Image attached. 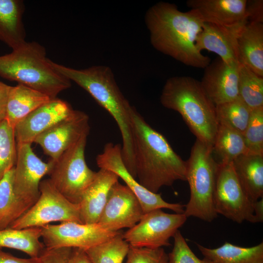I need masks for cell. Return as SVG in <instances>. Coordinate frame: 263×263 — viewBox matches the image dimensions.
<instances>
[{
  "label": "cell",
  "instance_id": "obj_17",
  "mask_svg": "<svg viewBox=\"0 0 263 263\" xmlns=\"http://www.w3.org/2000/svg\"><path fill=\"white\" fill-rule=\"evenodd\" d=\"M240 64H229L218 57L205 68L200 83L215 106L233 100L239 96Z\"/></svg>",
  "mask_w": 263,
  "mask_h": 263
},
{
  "label": "cell",
  "instance_id": "obj_3",
  "mask_svg": "<svg viewBox=\"0 0 263 263\" xmlns=\"http://www.w3.org/2000/svg\"><path fill=\"white\" fill-rule=\"evenodd\" d=\"M51 63L59 73L86 91L115 120L122 137L123 161L128 170L136 178L131 122L134 107L121 92L112 70L103 65L76 69L52 60Z\"/></svg>",
  "mask_w": 263,
  "mask_h": 263
},
{
  "label": "cell",
  "instance_id": "obj_4",
  "mask_svg": "<svg viewBox=\"0 0 263 263\" xmlns=\"http://www.w3.org/2000/svg\"><path fill=\"white\" fill-rule=\"evenodd\" d=\"M160 102L181 115L197 140L212 146L219 125L216 106L200 81L188 76L169 78L163 87Z\"/></svg>",
  "mask_w": 263,
  "mask_h": 263
},
{
  "label": "cell",
  "instance_id": "obj_15",
  "mask_svg": "<svg viewBox=\"0 0 263 263\" xmlns=\"http://www.w3.org/2000/svg\"><path fill=\"white\" fill-rule=\"evenodd\" d=\"M89 131V116L83 112L75 110L70 116L38 135L34 142L55 161L81 137L88 135Z\"/></svg>",
  "mask_w": 263,
  "mask_h": 263
},
{
  "label": "cell",
  "instance_id": "obj_23",
  "mask_svg": "<svg viewBox=\"0 0 263 263\" xmlns=\"http://www.w3.org/2000/svg\"><path fill=\"white\" fill-rule=\"evenodd\" d=\"M24 5L20 0H0V41L16 49L26 41L22 18Z\"/></svg>",
  "mask_w": 263,
  "mask_h": 263
},
{
  "label": "cell",
  "instance_id": "obj_2",
  "mask_svg": "<svg viewBox=\"0 0 263 263\" xmlns=\"http://www.w3.org/2000/svg\"><path fill=\"white\" fill-rule=\"evenodd\" d=\"M136 179L148 190L157 193L176 181H186V161L167 139L153 129L134 107L131 113Z\"/></svg>",
  "mask_w": 263,
  "mask_h": 263
},
{
  "label": "cell",
  "instance_id": "obj_14",
  "mask_svg": "<svg viewBox=\"0 0 263 263\" xmlns=\"http://www.w3.org/2000/svg\"><path fill=\"white\" fill-rule=\"evenodd\" d=\"M144 214L140 201L126 185L117 182L111 188L97 223L113 231L129 229Z\"/></svg>",
  "mask_w": 263,
  "mask_h": 263
},
{
  "label": "cell",
  "instance_id": "obj_25",
  "mask_svg": "<svg viewBox=\"0 0 263 263\" xmlns=\"http://www.w3.org/2000/svg\"><path fill=\"white\" fill-rule=\"evenodd\" d=\"M204 258L209 263H263V242L251 247H242L225 242L210 248L197 244Z\"/></svg>",
  "mask_w": 263,
  "mask_h": 263
},
{
  "label": "cell",
  "instance_id": "obj_21",
  "mask_svg": "<svg viewBox=\"0 0 263 263\" xmlns=\"http://www.w3.org/2000/svg\"><path fill=\"white\" fill-rule=\"evenodd\" d=\"M238 60L263 77V23L247 22L237 37Z\"/></svg>",
  "mask_w": 263,
  "mask_h": 263
},
{
  "label": "cell",
  "instance_id": "obj_16",
  "mask_svg": "<svg viewBox=\"0 0 263 263\" xmlns=\"http://www.w3.org/2000/svg\"><path fill=\"white\" fill-rule=\"evenodd\" d=\"M75 110L66 101L52 99L31 113L15 127L17 144H30L51 127L70 116Z\"/></svg>",
  "mask_w": 263,
  "mask_h": 263
},
{
  "label": "cell",
  "instance_id": "obj_36",
  "mask_svg": "<svg viewBox=\"0 0 263 263\" xmlns=\"http://www.w3.org/2000/svg\"><path fill=\"white\" fill-rule=\"evenodd\" d=\"M72 248L60 247L48 249L45 247L39 256V263H69Z\"/></svg>",
  "mask_w": 263,
  "mask_h": 263
},
{
  "label": "cell",
  "instance_id": "obj_18",
  "mask_svg": "<svg viewBox=\"0 0 263 263\" xmlns=\"http://www.w3.org/2000/svg\"><path fill=\"white\" fill-rule=\"evenodd\" d=\"M246 0H188V7L195 10L204 22L231 28L247 22Z\"/></svg>",
  "mask_w": 263,
  "mask_h": 263
},
{
  "label": "cell",
  "instance_id": "obj_10",
  "mask_svg": "<svg viewBox=\"0 0 263 263\" xmlns=\"http://www.w3.org/2000/svg\"><path fill=\"white\" fill-rule=\"evenodd\" d=\"M184 213L170 214L162 209L144 213L140 221L123 233L124 239L134 247L157 248L170 245L169 239L186 222Z\"/></svg>",
  "mask_w": 263,
  "mask_h": 263
},
{
  "label": "cell",
  "instance_id": "obj_31",
  "mask_svg": "<svg viewBox=\"0 0 263 263\" xmlns=\"http://www.w3.org/2000/svg\"><path fill=\"white\" fill-rule=\"evenodd\" d=\"M216 106L218 123L229 126L243 134L249 121L252 110L238 96Z\"/></svg>",
  "mask_w": 263,
  "mask_h": 263
},
{
  "label": "cell",
  "instance_id": "obj_30",
  "mask_svg": "<svg viewBox=\"0 0 263 263\" xmlns=\"http://www.w3.org/2000/svg\"><path fill=\"white\" fill-rule=\"evenodd\" d=\"M129 247L130 244L120 232L111 239L85 251L93 263H123Z\"/></svg>",
  "mask_w": 263,
  "mask_h": 263
},
{
  "label": "cell",
  "instance_id": "obj_9",
  "mask_svg": "<svg viewBox=\"0 0 263 263\" xmlns=\"http://www.w3.org/2000/svg\"><path fill=\"white\" fill-rule=\"evenodd\" d=\"M214 209L237 223H256L253 202L249 198L235 172L232 162L219 164L213 197Z\"/></svg>",
  "mask_w": 263,
  "mask_h": 263
},
{
  "label": "cell",
  "instance_id": "obj_11",
  "mask_svg": "<svg viewBox=\"0 0 263 263\" xmlns=\"http://www.w3.org/2000/svg\"><path fill=\"white\" fill-rule=\"evenodd\" d=\"M53 164L51 159L45 163L38 157L31 144H17L13 187L23 214L38 200L41 180L49 173Z\"/></svg>",
  "mask_w": 263,
  "mask_h": 263
},
{
  "label": "cell",
  "instance_id": "obj_13",
  "mask_svg": "<svg viewBox=\"0 0 263 263\" xmlns=\"http://www.w3.org/2000/svg\"><path fill=\"white\" fill-rule=\"evenodd\" d=\"M96 162L100 169L113 172L125 183L138 199L144 213L162 208L170 209L176 213H184L185 205L166 202L160 194L148 190L132 176L123 161L120 145L107 143L102 152L96 156Z\"/></svg>",
  "mask_w": 263,
  "mask_h": 263
},
{
  "label": "cell",
  "instance_id": "obj_37",
  "mask_svg": "<svg viewBox=\"0 0 263 263\" xmlns=\"http://www.w3.org/2000/svg\"><path fill=\"white\" fill-rule=\"evenodd\" d=\"M245 14L248 22L263 23V0H247Z\"/></svg>",
  "mask_w": 263,
  "mask_h": 263
},
{
  "label": "cell",
  "instance_id": "obj_7",
  "mask_svg": "<svg viewBox=\"0 0 263 263\" xmlns=\"http://www.w3.org/2000/svg\"><path fill=\"white\" fill-rule=\"evenodd\" d=\"M88 135L83 136L56 160L48 174L56 188L71 202L78 204L96 172L86 164L85 150Z\"/></svg>",
  "mask_w": 263,
  "mask_h": 263
},
{
  "label": "cell",
  "instance_id": "obj_1",
  "mask_svg": "<svg viewBox=\"0 0 263 263\" xmlns=\"http://www.w3.org/2000/svg\"><path fill=\"white\" fill-rule=\"evenodd\" d=\"M145 22L157 51L194 68L205 69L210 63L196 48L204 22L195 10L182 12L174 4L160 1L148 10Z\"/></svg>",
  "mask_w": 263,
  "mask_h": 263
},
{
  "label": "cell",
  "instance_id": "obj_29",
  "mask_svg": "<svg viewBox=\"0 0 263 263\" xmlns=\"http://www.w3.org/2000/svg\"><path fill=\"white\" fill-rule=\"evenodd\" d=\"M239 96L251 110L263 107V77L240 64Z\"/></svg>",
  "mask_w": 263,
  "mask_h": 263
},
{
  "label": "cell",
  "instance_id": "obj_33",
  "mask_svg": "<svg viewBox=\"0 0 263 263\" xmlns=\"http://www.w3.org/2000/svg\"><path fill=\"white\" fill-rule=\"evenodd\" d=\"M243 135L248 153L263 155V107L252 110Z\"/></svg>",
  "mask_w": 263,
  "mask_h": 263
},
{
  "label": "cell",
  "instance_id": "obj_5",
  "mask_svg": "<svg viewBox=\"0 0 263 263\" xmlns=\"http://www.w3.org/2000/svg\"><path fill=\"white\" fill-rule=\"evenodd\" d=\"M51 61L42 45L26 41L10 53L0 56V76L54 99L71 87V81L56 70Z\"/></svg>",
  "mask_w": 263,
  "mask_h": 263
},
{
  "label": "cell",
  "instance_id": "obj_20",
  "mask_svg": "<svg viewBox=\"0 0 263 263\" xmlns=\"http://www.w3.org/2000/svg\"><path fill=\"white\" fill-rule=\"evenodd\" d=\"M118 176L110 170L100 169L80 202V218L82 224L97 223L112 187L118 181Z\"/></svg>",
  "mask_w": 263,
  "mask_h": 263
},
{
  "label": "cell",
  "instance_id": "obj_34",
  "mask_svg": "<svg viewBox=\"0 0 263 263\" xmlns=\"http://www.w3.org/2000/svg\"><path fill=\"white\" fill-rule=\"evenodd\" d=\"M173 238V246L168 254V263H209L206 259H200L195 255L180 230L176 231Z\"/></svg>",
  "mask_w": 263,
  "mask_h": 263
},
{
  "label": "cell",
  "instance_id": "obj_19",
  "mask_svg": "<svg viewBox=\"0 0 263 263\" xmlns=\"http://www.w3.org/2000/svg\"><path fill=\"white\" fill-rule=\"evenodd\" d=\"M245 24L226 28L204 22L196 40V48L200 52L206 50L213 52L226 63L240 64L237 37Z\"/></svg>",
  "mask_w": 263,
  "mask_h": 263
},
{
  "label": "cell",
  "instance_id": "obj_26",
  "mask_svg": "<svg viewBox=\"0 0 263 263\" xmlns=\"http://www.w3.org/2000/svg\"><path fill=\"white\" fill-rule=\"evenodd\" d=\"M212 153L219 164L231 162L241 155L249 153L243 134L221 123H219Z\"/></svg>",
  "mask_w": 263,
  "mask_h": 263
},
{
  "label": "cell",
  "instance_id": "obj_6",
  "mask_svg": "<svg viewBox=\"0 0 263 263\" xmlns=\"http://www.w3.org/2000/svg\"><path fill=\"white\" fill-rule=\"evenodd\" d=\"M218 167L212 147L196 139L186 161V177L190 189L184 211L187 218L195 217L211 222L217 217L213 197Z\"/></svg>",
  "mask_w": 263,
  "mask_h": 263
},
{
  "label": "cell",
  "instance_id": "obj_27",
  "mask_svg": "<svg viewBox=\"0 0 263 263\" xmlns=\"http://www.w3.org/2000/svg\"><path fill=\"white\" fill-rule=\"evenodd\" d=\"M40 227L0 230V248L6 247L24 252L31 258H38L45 246L40 241Z\"/></svg>",
  "mask_w": 263,
  "mask_h": 263
},
{
  "label": "cell",
  "instance_id": "obj_41",
  "mask_svg": "<svg viewBox=\"0 0 263 263\" xmlns=\"http://www.w3.org/2000/svg\"><path fill=\"white\" fill-rule=\"evenodd\" d=\"M254 215L256 223H261L263 221V198L254 202Z\"/></svg>",
  "mask_w": 263,
  "mask_h": 263
},
{
  "label": "cell",
  "instance_id": "obj_12",
  "mask_svg": "<svg viewBox=\"0 0 263 263\" xmlns=\"http://www.w3.org/2000/svg\"><path fill=\"white\" fill-rule=\"evenodd\" d=\"M41 238L48 249L70 247L86 250L106 242L121 231L108 230L98 223L64 222L40 227Z\"/></svg>",
  "mask_w": 263,
  "mask_h": 263
},
{
  "label": "cell",
  "instance_id": "obj_32",
  "mask_svg": "<svg viewBox=\"0 0 263 263\" xmlns=\"http://www.w3.org/2000/svg\"><path fill=\"white\" fill-rule=\"evenodd\" d=\"M14 128L5 119L0 120V180L15 167L17 160Z\"/></svg>",
  "mask_w": 263,
  "mask_h": 263
},
{
  "label": "cell",
  "instance_id": "obj_40",
  "mask_svg": "<svg viewBox=\"0 0 263 263\" xmlns=\"http://www.w3.org/2000/svg\"><path fill=\"white\" fill-rule=\"evenodd\" d=\"M69 263H93L86 253L85 250L74 248H72Z\"/></svg>",
  "mask_w": 263,
  "mask_h": 263
},
{
  "label": "cell",
  "instance_id": "obj_24",
  "mask_svg": "<svg viewBox=\"0 0 263 263\" xmlns=\"http://www.w3.org/2000/svg\"><path fill=\"white\" fill-rule=\"evenodd\" d=\"M235 172L245 192L254 202L263 197V155L246 153L232 161Z\"/></svg>",
  "mask_w": 263,
  "mask_h": 263
},
{
  "label": "cell",
  "instance_id": "obj_22",
  "mask_svg": "<svg viewBox=\"0 0 263 263\" xmlns=\"http://www.w3.org/2000/svg\"><path fill=\"white\" fill-rule=\"evenodd\" d=\"M51 99L25 85L11 86L7 98L5 119L13 128L23 118Z\"/></svg>",
  "mask_w": 263,
  "mask_h": 263
},
{
  "label": "cell",
  "instance_id": "obj_35",
  "mask_svg": "<svg viewBox=\"0 0 263 263\" xmlns=\"http://www.w3.org/2000/svg\"><path fill=\"white\" fill-rule=\"evenodd\" d=\"M126 263H168V254L162 248L130 245Z\"/></svg>",
  "mask_w": 263,
  "mask_h": 263
},
{
  "label": "cell",
  "instance_id": "obj_28",
  "mask_svg": "<svg viewBox=\"0 0 263 263\" xmlns=\"http://www.w3.org/2000/svg\"><path fill=\"white\" fill-rule=\"evenodd\" d=\"M14 167L0 180V230L8 228L23 214L14 190Z\"/></svg>",
  "mask_w": 263,
  "mask_h": 263
},
{
  "label": "cell",
  "instance_id": "obj_38",
  "mask_svg": "<svg viewBox=\"0 0 263 263\" xmlns=\"http://www.w3.org/2000/svg\"><path fill=\"white\" fill-rule=\"evenodd\" d=\"M0 263H39V260L38 258H18L3 251L0 248Z\"/></svg>",
  "mask_w": 263,
  "mask_h": 263
},
{
  "label": "cell",
  "instance_id": "obj_8",
  "mask_svg": "<svg viewBox=\"0 0 263 263\" xmlns=\"http://www.w3.org/2000/svg\"><path fill=\"white\" fill-rule=\"evenodd\" d=\"M39 191L37 201L8 228L22 229L41 227L55 222L82 223L79 205L67 199L49 179L40 182Z\"/></svg>",
  "mask_w": 263,
  "mask_h": 263
},
{
  "label": "cell",
  "instance_id": "obj_39",
  "mask_svg": "<svg viewBox=\"0 0 263 263\" xmlns=\"http://www.w3.org/2000/svg\"><path fill=\"white\" fill-rule=\"evenodd\" d=\"M11 88V86L0 81V120L5 118L6 102Z\"/></svg>",
  "mask_w": 263,
  "mask_h": 263
}]
</instances>
